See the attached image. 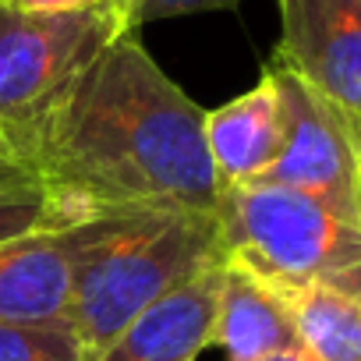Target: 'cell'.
Instances as JSON below:
<instances>
[{"instance_id": "cell-6", "label": "cell", "mask_w": 361, "mask_h": 361, "mask_svg": "<svg viewBox=\"0 0 361 361\" xmlns=\"http://www.w3.org/2000/svg\"><path fill=\"white\" fill-rule=\"evenodd\" d=\"M273 61L305 78L343 121L361 152V0H276Z\"/></svg>"}, {"instance_id": "cell-8", "label": "cell", "mask_w": 361, "mask_h": 361, "mask_svg": "<svg viewBox=\"0 0 361 361\" xmlns=\"http://www.w3.org/2000/svg\"><path fill=\"white\" fill-rule=\"evenodd\" d=\"M224 259L159 298L85 361H199L213 347V315Z\"/></svg>"}, {"instance_id": "cell-10", "label": "cell", "mask_w": 361, "mask_h": 361, "mask_svg": "<svg viewBox=\"0 0 361 361\" xmlns=\"http://www.w3.org/2000/svg\"><path fill=\"white\" fill-rule=\"evenodd\" d=\"M206 149L220 188L248 185L269 170L280 149V99L269 71L238 99L206 110Z\"/></svg>"}, {"instance_id": "cell-1", "label": "cell", "mask_w": 361, "mask_h": 361, "mask_svg": "<svg viewBox=\"0 0 361 361\" xmlns=\"http://www.w3.org/2000/svg\"><path fill=\"white\" fill-rule=\"evenodd\" d=\"M36 166L75 213L220 206L206 110L135 32L114 39L78 78L36 145Z\"/></svg>"}, {"instance_id": "cell-5", "label": "cell", "mask_w": 361, "mask_h": 361, "mask_svg": "<svg viewBox=\"0 0 361 361\" xmlns=\"http://www.w3.org/2000/svg\"><path fill=\"white\" fill-rule=\"evenodd\" d=\"M280 99V149L259 180L305 192L361 227V152L336 110L290 68L269 61Z\"/></svg>"}, {"instance_id": "cell-15", "label": "cell", "mask_w": 361, "mask_h": 361, "mask_svg": "<svg viewBox=\"0 0 361 361\" xmlns=\"http://www.w3.org/2000/svg\"><path fill=\"white\" fill-rule=\"evenodd\" d=\"M4 8H18V11H78V8H96L106 0H0Z\"/></svg>"}, {"instance_id": "cell-12", "label": "cell", "mask_w": 361, "mask_h": 361, "mask_svg": "<svg viewBox=\"0 0 361 361\" xmlns=\"http://www.w3.org/2000/svg\"><path fill=\"white\" fill-rule=\"evenodd\" d=\"M294 329L315 361H361V298L312 287L290 298Z\"/></svg>"}, {"instance_id": "cell-13", "label": "cell", "mask_w": 361, "mask_h": 361, "mask_svg": "<svg viewBox=\"0 0 361 361\" xmlns=\"http://www.w3.org/2000/svg\"><path fill=\"white\" fill-rule=\"evenodd\" d=\"M0 361H85L71 322H0Z\"/></svg>"}, {"instance_id": "cell-4", "label": "cell", "mask_w": 361, "mask_h": 361, "mask_svg": "<svg viewBox=\"0 0 361 361\" xmlns=\"http://www.w3.org/2000/svg\"><path fill=\"white\" fill-rule=\"evenodd\" d=\"M135 32L128 0L78 11H18L0 4V138L36 159V145L89 64Z\"/></svg>"}, {"instance_id": "cell-2", "label": "cell", "mask_w": 361, "mask_h": 361, "mask_svg": "<svg viewBox=\"0 0 361 361\" xmlns=\"http://www.w3.org/2000/svg\"><path fill=\"white\" fill-rule=\"evenodd\" d=\"M220 259L216 213L128 209L85 252L75 273L68 322L82 340L85 357L106 347L159 298Z\"/></svg>"}, {"instance_id": "cell-11", "label": "cell", "mask_w": 361, "mask_h": 361, "mask_svg": "<svg viewBox=\"0 0 361 361\" xmlns=\"http://www.w3.org/2000/svg\"><path fill=\"white\" fill-rule=\"evenodd\" d=\"M78 216L85 213L68 209L54 195L36 159H29L11 142L0 138V241H11L43 227H57Z\"/></svg>"}, {"instance_id": "cell-9", "label": "cell", "mask_w": 361, "mask_h": 361, "mask_svg": "<svg viewBox=\"0 0 361 361\" xmlns=\"http://www.w3.org/2000/svg\"><path fill=\"white\" fill-rule=\"evenodd\" d=\"M294 343L301 340L294 329L290 298H283L248 269L224 262L213 315V347H220L227 361H262Z\"/></svg>"}, {"instance_id": "cell-14", "label": "cell", "mask_w": 361, "mask_h": 361, "mask_svg": "<svg viewBox=\"0 0 361 361\" xmlns=\"http://www.w3.org/2000/svg\"><path fill=\"white\" fill-rule=\"evenodd\" d=\"M241 0H128L131 8V25H149V22H166L180 15H202V11H224Z\"/></svg>"}, {"instance_id": "cell-3", "label": "cell", "mask_w": 361, "mask_h": 361, "mask_svg": "<svg viewBox=\"0 0 361 361\" xmlns=\"http://www.w3.org/2000/svg\"><path fill=\"white\" fill-rule=\"evenodd\" d=\"M224 262L248 269L283 298L333 287L361 298V227L333 206L269 180L220 188Z\"/></svg>"}, {"instance_id": "cell-16", "label": "cell", "mask_w": 361, "mask_h": 361, "mask_svg": "<svg viewBox=\"0 0 361 361\" xmlns=\"http://www.w3.org/2000/svg\"><path fill=\"white\" fill-rule=\"evenodd\" d=\"M262 361H315L301 343H294V347H283V350H276V354H269V357H262Z\"/></svg>"}, {"instance_id": "cell-7", "label": "cell", "mask_w": 361, "mask_h": 361, "mask_svg": "<svg viewBox=\"0 0 361 361\" xmlns=\"http://www.w3.org/2000/svg\"><path fill=\"white\" fill-rule=\"evenodd\" d=\"M128 209H92L78 220L0 241V322H68L75 273L85 252Z\"/></svg>"}]
</instances>
